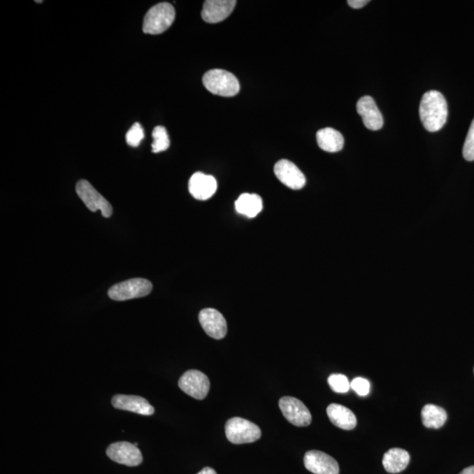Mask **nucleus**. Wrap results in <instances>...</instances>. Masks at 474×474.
<instances>
[{
	"instance_id": "obj_28",
	"label": "nucleus",
	"mask_w": 474,
	"mask_h": 474,
	"mask_svg": "<svg viewBox=\"0 0 474 474\" xmlns=\"http://www.w3.org/2000/svg\"><path fill=\"white\" fill-rule=\"evenodd\" d=\"M197 474H217V473H216L214 469L211 468V467H205V468L202 469L201 472Z\"/></svg>"
},
{
	"instance_id": "obj_10",
	"label": "nucleus",
	"mask_w": 474,
	"mask_h": 474,
	"mask_svg": "<svg viewBox=\"0 0 474 474\" xmlns=\"http://www.w3.org/2000/svg\"><path fill=\"white\" fill-rule=\"evenodd\" d=\"M199 321L207 335L215 339L225 338L228 326L224 316L214 308H205L199 315Z\"/></svg>"
},
{
	"instance_id": "obj_4",
	"label": "nucleus",
	"mask_w": 474,
	"mask_h": 474,
	"mask_svg": "<svg viewBox=\"0 0 474 474\" xmlns=\"http://www.w3.org/2000/svg\"><path fill=\"white\" fill-rule=\"evenodd\" d=\"M226 437L234 445L250 444L261 438V429L252 422L241 417H234L225 424Z\"/></svg>"
},
{
	"instance_id": "obj_7",
	"label": "nucleus",
	"mask_w": 474,
	"mask_h": 474,
	"mask_svg": "<svg viewBox=\"0 0 474 474\" xmlns=\"http://www.w3.org/2000/svg\"><path fill=\"white\" fill-rule=\"evenodd\" d=\"M178 387L184 393L196 400H203L210 389V381L205 373L197 370L185 372L178 381Z\"/></svg>"
},
{
	"instance_id": "obj_6",
	"label": "nucleus",
	"mask_w": 474,
	"mask_h": 474,
	"mask_svg": "<svg viewBox=\"0 0 474 474\" xmlns=\"http://www.w3.org/2000/svg\"><path fill=\"white\" fill-rule=\"evenodd\" d=\"M76 192L92 212L99 210L104 217H111L113 215L111 204L87 180L78 181L76 185Z\"/></svg>"
},
{
	"instance_id": "obj_24",
	"label": "nucleus",
	"mask_w": 474,
	"mask_h": 474,
	"mask_svg": "<svg viewBox=\"0 0 474 474\" xmlns=\"http://www.w3.org/2000/svg\"><path fill=\"white\" fill-rule=\"evenodd\" d=\"M144 138V132L143 127L140 123L136 122L132 126V128L129 130L126 135V141L129 146L137 147L140 145L141 142Z\"/></svg>"
},
{
	"instance_id": "obj_5",
	"label": "nucleus",
	"mask_w": 474,
	"mask_h": 474,
	"mask_svg": "<svg viewBox=\"0 0 474 474\" xmlns=\"http://www.w3.org/2000/svg\"><path fill=\"white\" fill-rule=\"evenodd\" d=\"M152 288L150 281L137 278L115 285L110 288L108 296L116 301L132 300L147 296L151 293Z\"/></svg>"
},
{
	"instance_id": "obj_3",
	"label": "nucleus",
	"mask_w": 474,
	"mask_h": 474,
	"mask_svg": "<svg viewBox=\"0 0 474 474\" xmlns=\"http://www.w3.org/2000/svg\"><path fill=\"white\" fill-rule=\"evenodd\" d=\"M175 9L170 3H159L146 13L143 20V30L145 34H159L169 29L174 22Z\"/></svg>"
},
{
	"instance_id": "obj_29",
	"label": "nucleus",
	"mask_w": 474,
	"mask_h": 474,
	"mask_svg": "<svg viewBox=\"0 0 474 474\" xmlns=\"http://www.w3.org/2000/svg\"><path fill=\"white\" fill-rule=\"evenodd\" d=\"M459 474H474V466L467 467V468L464 469Z\"/></svg>"
},
{
	"instance_id": "obj_15",
	"label": "nucleus",
	"mask_w": 474,
	"mask_h": 474,
	"mask_svg": "<svg viewBox=\"0 0 474 474\" xmlns=\"http://www.w3.org/2000/svg\"><path fill=\"white\" fill-rule=\"evenodd\" d=\"M217 190V182L210 175L196 173L189 180V192L192 197L199 201H207Z\"/></svg>"
},
{
	"instance_id": "obj_21",
	"label": "nucleus",
	"mask_w": 474,
	"mask_h": 474,
	"mask_svg": "<svg viewBox=\"0 0 474 474\" xmlns=\"http://www.w3.org/2000/svg\"><path fill=\"white\" fill-rule=\"evenodd\" d=\"M422 420L425 427L439 429L447 420V413L441 407L433 404L425 405L422 410Z\"/></svg>"
},
{
	"instance_id": "obj_8",
	"label": "nucleus",
	"mask_w": 474,
	"mask_h": 474,
	"mask_svg": "<svg viewBox=\"0 0 474 474\" xmlns=\"http://www.w3.org/2000/svg\"><path fill=\"white\" fill-rule=\"evenodd\" d=\"M281 412L290 424L297 427H306L311 424L312 415L301 401L294 397H282L280 401Z\"/></svg>"
},
{
	"instance_id": "obj_20",
	"label": "nucleus",
	"mask_w": 474,
	"mask_h": 474,
	"mask_svg": "<svg viewBox=\"0 0 474 474\" xmlns=\"http://www.w3.org/2000/svg\"><path fill=\"white\" fill-rule=\"evenodd\" d=\"M262 209V199L257 194H243L236 201L237 213L249 218L256 217Z\"/></svg>"
},
{
	"instance_id": "obj_11",
	"label": "nucleus",
	"mask_w": 474,
	"mask_h": 474,
	"mask_svg": "<svg viewBox=\"0 0 474 474\" xmlns=\"http://www.w3.org/2000/svg\"><path fill=\"white\" fill-rule=\"evenodd\" d=\"M304 465L309 472L314 474H339V466L336 460L315 450L306 453Z\"/></svg>"
},
{
	"instance_id": "obj_26",
	"label": "nucleus",
	"mask_w": 474,
	"mask_h": 474,
	"mask_svg": "<svg viewBox=\"0 0 474 474\" xmlns=\"http://www.w3.org/2000/svg\"><path fill=\"white\" fill-rule=\"evenodd\" d=\"M350 388L355 391L359 396H366L370 393L371 384L368 380L364 378H355L350 382Z\"/></svg>"
},
{
	"instance_id": "obj_25",
	"label": "nucleus",
	"mask_w": 474,
	"mask_h": 474,
	"mask_svg": "<svg viewBox=\"0 0 474 474\" xmlns=\"http://www.w3.org/2000/svg\"><path fill=\"white\" fill-rule=\"evenodd\" d=\"M463 157L466 161H474V119L463 147Z\"/></svg>"
},
{
	"instance_id": "obj_12",
	"label": "nucleus",
	"mask_w": 474,
	"mask_h": 474,
	"mask_svg": "<svg viewBox=\"0 0 474 474\" xmlns=\"http://www.w3.org/2000/svg\"><path fill=\"white\" fill-rule=\"evenodd\" d=\"M274 173L278 180L293 190H300L306 184V178L301 171L290 161H279L274 166Z\"/></svg>"
},
{
	"instance_id": "obj_13",
	"label": "nucleus",
	"mask_w": 474,
	"mask_h": 474,
	"mask_svg": "<svg viewBox=\"0 0 474 474\" xmlns=\"http://www.w3.org/2000/svg\"><path fill=\"white\" fill-rule=\"evenodd\" d=\"M357 112L361 116L366 128L373 131L382 129L384 124L382 115L378 108L375 101L370 96H365L359 99L357 103Z\"/></svg>"
},
{
	"instance_id": "obj_22",
	"label": "nucleus",
	"mask_w": 474,
	"mask_h": 474,
	"mask_svg": "<svg viewBox=\"0 0 474 474\" xmlns=\"http://www.w3.org/2000/svg\"><path fill=\"white\" fill-rule=\"evenodd\" d=\"M152 136L154 138L152 151L154 153H159L168 150V148L170 147V139L164 127H156L153 130Z\"/></svg>"
},
{
	"instance_id": "obj_16",
	"label": "nucleus",
	"mask_w": 474,
	"mask_h": 474,
	"mask_svg": "<svg viewBox=\"0 0 474 474\" xmlns=\"http://www.w3.org/2000/svg\"><path fill=\"white\" fill-rule=\"evenodd\" d=\"M112 404L117 410L130 411L142 415H152L155 412L149 401L136 395L117 394L113 397Z\"/></svg>"
},
{
	"instance_id": "obj_2",
	"label": "nucleus",
	"mask_w": 474,
	"mask_h": 474,
	"mask_svg": "<svg viewBox=\"0 0 474 474\" xmlns=\"http://www.w3.org/2000/svg\"><path fill=\"white\" fill-rule=\"evenodd\" d=\"M203 85L211 94L222 97H234L240 91V84L235 76L220 69L208 71L203 77Z\"/></svg>"
},
{
	"instance_id": "obj_1",
	"label": "nucleus",
	"mask_w": 474,
	"mask_h": 474,
	"mask_svg": "<svg viewBox=\"0 0 474 474\" xmlns=\"http://www.w3.org/2000/svg\"><path fill=\"white\" fill-rule=\"evenodd\" d=\"M420 119L429 132H437L445 126L448 117V106L444 95L438 91H429L422 96L419 108Z\"/></svg>"
},
{
	"instance_id": "obj_14",
	"label": "nucleus",
	"mask_w": 474,
	"mask_h": 474,
	"mask_svg": "<svg viewBox=\"0 0 474 474\" xmlns=\"http://www.w3.org/2000/svg\"><path fill=\"white\" fill-rule=\"evenodd\" d=\"M236 5L235 0H208L202 9V19L208 23H219L231 15Z\"/></svg>"
},
{
	"instance_id": "obj_19",
	"label": "nucleus",
	"mask_w": 474,
	"mask_h": 474,
	"mask_svg": "<svg viewBox=\"0 0 474 474\" xmlns=\"http://www.w3.org/2000/svg\"><path fill=\"white\" fill-rule=\"evenodd\" d=\"M410 461V453L403 449L393 448L385 453L383 466L389 473H398L407 468Z\"/></svg>"
},
{
	"instance_id": "obj_27",
	"label": "nucleus",
	"mask_w": 474,
	"mask_h": 474,
	"mask_svg": "<svg viewBox=\"0 0 474 474\" xmlns=\"http://www.w3.org/2000/svg\"><path fill=\"white\" fill-rule=\"evenodd\" d=\"M369 0H349L348 5L354 9H359L368 4Z\"/></svg>"
},
{
	"instance_id": "obj_18",
	"label": "nucleus",
	"mask_w": 474,
	"mask_h": 474,
	"mask_svg": "<svg viewBox=\"0 0 474 474\" xmlns=\"http://www.w3.org/2000/svg\"><path fill=\"white\" fill-rule=\"evenodd\" d=\"M316 140H317L318 146L326 152H338L345 145V139L342 134L331 128L319 130L316 134Z\"/></svg>"
},
{
	"instance_id": "obj_23",
	"label": "nucleus",
	"mask_w": 474,
	"mask_h": 474,
	"mask_svg": "<svg viewBox=\"0 0 474 474\" xmlns=\"http://www.w3.org/2000/svg\"><path fill=\"white\" fill-rule=\"evenodd\" d=\"M328 382L329 387L336 393L345 394L350 390V383L345 375L343 374H331L329 377Z\"/></svg>"
},
{
	"instance_id": "obj_17",
	"label": "nucleus",
	"mask_w": 474,
	"mask_h": 474,
	"mask_svg": "<svg viewBox=\"0 0 474 474\" xmlns=\"http://www.w3.org/2000/svg\"><path fill=\"white\" fill-rule=\"evenodd\" d=\"M327 414L332 424L345 431L356 427L357 418L353 412L343 405L333 403L327 408Z\"/></svg>"
},
{
	"instance_id": "obj_9",
	"label": "nucleus",
	"mask_w": 474,
	"mask_h": 474,
	"mask_svg": "<svg viewBox=\"0 0 474 474\" xmlns=\"http://www.w3.org/2000/svg\"><path fill=\"white\" fill-rule=\"evenodd\" d=\"M106 454L121 465L137 466L143 462V454L137 446L129 442H116L110 445Z\"/></svg>"
}]
</instances>
